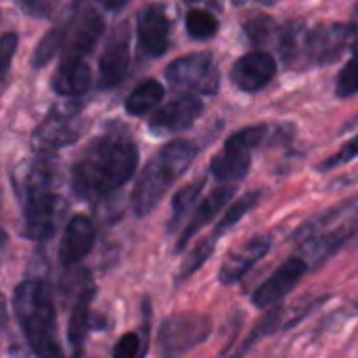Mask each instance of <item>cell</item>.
<instances>
[{
  "label": "cell",
  "mask_w": 358,
  "mask_h": 358,
  "mask_svg": "<svg viewBox=\"0 0 358 358\" xmlns=\"http://www.w3.org/2000/svg\"><path fill=\"white\" fill-rule=\"evenodd\" d=\"M216 239H218V237L210 235V237L201 239V241L191 250V254H187V258L182 260L180 268H178V275H176V281H178V283H180V281H185V279H189L193 273H197V271L208 262V258L214 254Z\"/></svg>",
  "instance_id": "484cf974"
},
{
  "label": "cell",
  "mask_w": 358,
  "mask_h": 358,
  "mask_svg": "<svg viewBox=\"0 0 358 358\" xmlns=\"http://www.w3.org/2000/svg\"><path fill=\"white\" fill-rule=\"evenodd\" d=\"M94 298V289L88 285V287H82L73 308H71V315H69V325H67V340H69V346L73 350V358L82 357V348H84V340H86V334H88V325H90V302Z\"/></svg>",
  "instance_id": "44dd1931"
},
{
  "label": "cell",
  "mask_w": 358,
  "mask_h": 358,
  "mask_svg": "<svg viewBox=\"0 0 358 358\" xmlns=\"http://www.w3.org/2000/svg\"><path fill=\"white\" fill-rule=\"evenodd\" d=\"M357 306H358V304H357Z\"/></svg>",
  "instance_id": "ab89813d"
},
{
  "label": "cell",
  "mask_w": 358,
  "mask_h": 358,
  "mask_svg": "<svg viewBox=\"0 0 358 358\" xmlns=\"http://www.w3.org/2000/svg\"><path fill=\"white\" fill-rule=\"evenodd\" d=\"M17 42H19V38L15 31H6L0 36V78L6 73V69L13 61V55L17 50Z\"/></svg>",
  "instance_id": "836d02e7"
},
{
  "label": "cell",
  "mask_w": 358,
  "mask_h": 358,
  "mask_svg": "<svg viewBox=\"0 0 358 358\" xmlns=\"http://www.w3.org/2000/svg\"><path fill=\"white\" fill-rule=\"evenodd\" d=\"M358 216V197H352L348 201H342L321 214H317L315 218H310L308 222H304L300 227V231L296 233V239L306 241L315 235H321L325 231H331V229H338L346 222H352Z\"/></svg>",
  "instance_id": "ffe728a7"
},
{
  "label": "cell",
  "mask_w": 358,
  "mask_h": 358,
  "mask_svg": "<svg viewBox=\"0 0 358 358\" xmlns=\"http://www.w3.org/2000/svg\"><path fill=\"white\" fill-rule=\"evenodd\" d=\"M306 34L308 31L302 21H289L283 29H279V50L287 63L296 61L300 52H304Z\"/></svg>",
  "instance_id": "cb8c5ba5"
},
{
  "label": "cell",
  "mask_w": 358,
  "mask_h": 358,
  "mask_svg": "<svg viewBox=\"0 0 358 358\" xmlns=\"http://www.w3.org/2000/svg\"><path fill=\"white\" fill-rule=\"evenodd\" d=\"M92 73L90 67L82 59H69L63 57L61 65L57 67L50 86L61 96H80L90 88Z\"/></svg>",
  "instance_id": "d6986e66"
},
{
  "label": "cell",
  "mask_w": 358,
  "mask_h": 358,
  "mask_svg": "<svg viewBox=\"0 0 358 358\" xmlns=\"http://www.w3.org/2000/svg\"><path fill=\"white\" fill-rule=\"evenodd\" d=\"M197 155V145L187 138L168 143L141 172L132 191V210L136 216L151 214L166 191L189 170Z\"/></svg>",
  "instance_id": "3957f363"
},
{
  "label": "cell",
  "mask_w": 358,
  "mask_h": 358,
  "mask_svg": "<svg viewBox=\"0 0 358 358\" xmlns=\"http://www.w3.org/2000/svg\"><path fill=\"white\" fill-rule=\"evenodd\" d=\"M138 355H141V340L134 331H130L117 340L111 358H138Z\"/></svg>",
  "instance_id": "4dcf8cb0"
},
{
  "label": "cell",
  "mask_w": 358,
  "mask_h": 358,
  "mask_svg": "<svg viewBox=\"0 0 358 358\" xmlns=\"http://www.w3.org/2000/svg\"><path fill=\"white\" fill-rule=\"evenodd\" d=\"M243 29H245V36L256 46H266L268 42H273L279 36V29H277L275 21L271 17H266V15L252 17L250 21H245Z\"/></svg>",
  "instance_id": "83f0119b"
},
{
  "label": "cell",
  "mask_w": 358,
  "mask_h": 358,
  "mask_svg": "<svg viewBox=\"0 0 358 358\" xmlns=\"http://www.w3.org/2000/svg\"><path fill=\"white\" fill-rule=\"evenodd\" d=\"M336 92L338 96L346 99V96H352L358 92V57H352L344 69L340 71L338 76V84H336Z\"/></svg>",
  "instance_id": "f546056e"
},
{
  "label": "cell",
  "mask_w": 358,
  "mask_h": 358,
  "mask_svg": "<svg viewBox=\"0 0 358 358\" xmlns=\"http://www.w3.org/2000/svg\"><path fill=\"white\" fill-rule=\"evenodd\" d=\"M105 29V21L99 13H86L82 15L73 25H65V57L69 59H82L101 38Z\"/></svg>",
  "instance_id": "ac0fdd59"
},
{
  "label": "cell",
  "mask_w": 358,
  "mask_h": 358,
  "mask_svg": "<svg viewBox=\"0 0 358 358\" xmlns=\"http://www.w3.org/2000/svg\"><path fill=\"white\" fill-rule=\"evenodd\" d=\"M96 241V231L90 218L78 214L73 216L63 233L61 245H59V260L65 266H73L82 262L94 248Z\"/></svg>",
  "instance_id": "9a60e30c"
},
{
  "label": "cell",
  "mask_w": 358,
  "mask_h": 358,
  "mask_svg": "<svg viewBox=\"0 0 358 358\" xmlns=\"http://www.w3.org/2000/svg\"><path fill=\"white\" fill-rule=\"evenodd\" d=\"M128 65H130V42H128V34L120 31L107 42L99 59V86L101 88L117 86L124 80Z\"/></svg>",
  "instance_id": "2e32d148"
},
{
  "label": "cell",
  "mask_w": 358,
  "mask_h": 358,
  "mask_svg": "<svg viewBox=\"0 0 358 358\" xmlns=\"http://www.w3.org/2000/svg\"><path fill=\"white\" fill-rule=\"evenodd\" d=\"M271 250V237L268 235H254L252 239H248L245 243L237 245L235 250H231L227 254V258L220 264L218 271V279L222 285H235L237 281H241L256 262H260Z\"/></svg>",
  "instance_id": "30bf717a"
},
{
  "label": "cell",
  "mask_w": 358,
  "mask_h": 358,
  "mask_svg": "<svg viewBox=\"0 0 358 358\" xmlns=\"http://www.w3.org/2000/svg\"><path fill=\"white\" fill-rule=\"evenodd\" d=\"M233 2H235V4H243L245 0H233Z\"/></svg>",
  "instance_id": "8d00e7d4"
},
{
  "label": "cell",
  "mask_w": 358,
  "mask_h": 358,
  "mask_svg": "<svg viewBox=\"0 0 358 358\" xmlns=\"http://www.w3.org/2000/svg\"><path fill=\"white\" fill-rule=\"evenodd\" d=\"M201 111H203V103L195 94L178 96L151 115L149 130L153 134H170V132L187 130L201 115Z\"/></svg>",
  "instance_id": "8fae6325"
},
{
  "label": "cell",
  "mask_w": 358,
  "mask_h": 358,
  "mask_svg": "<svg viewBox=\"0 0 358 358\" xmlns=\"http://www.w3.org/2000/svg\"><path fill=\"white\" fill-rule=\"evenodd\" d=\"M189 2H210V0H189Z\"/></svg>",
  "instance_id": "74e56055"
},
{
  "label": "cell",
  "mask_w": 358,
  "mask_h": 358,
  "mask_svg": "<svg viewBox=\"0 0 358 358\" xmlns=\"http://www.w3.org/2000/svg\"><path fill=\"white\" fill-rule=\"evenodd\" d=\"M203 187H206V178H197V180L185 185V187L174 195V199H172V216H170V220H168V224H170L168 231H170V233H174V231L182 224V220L187 218V214L191 212V208L197 203V199H199Z\"/></svg>",
  "instance_id": "603a6c76"
},
{
  "label": "cell",
  "mask_w": 358,
  "mask_h": 358,
  "mask_svg": "<svg viewBox=\"0 0 358 358\" xmlns=\"http://www.w3.org/2000/svg\"><path fill=\"white\" fill-rule=\"evenodd\" d=\"M355 157H358V134L355 138H350L338 153H334L329 159H325V162L321 164V170L338 168V166H342V164H346V162H350V159H355Z\"/></svg>",
  "instance_id": "1f68e13d"
},
{
  "label": "cell",
  "mask_w": 358,
  "mask_h": 358,
  "mask_svg": "<svg viewBox=\"0 0 358 358\" xmlns=\"http://www.w3.org/2000/svg\"><path fill=\"white\" fill-rule=\"evenodd\" d=\"M233 195H235V185H220L214 191H210V195L203 197L195 206V212L191 214L189 222L185 224L180 237H178V243H176V252H182L185 245L231 203Z\"/></svg>",
  "instance_id": "5bb4252c"
},
{
  "label": "cell",
  "mask_w": 358,
  "mask_h": 358,
  "mask_svg": "<svg viewBox=\"0 0 358 358\" xmlns=\"http://www.w3.org/2000/svg\"><path fill=\"white\" fill-rule=\"evenodd\" d=\"M187 31L195 40H208L214 38L218 31V19L201 8H193L187 15Z\"/></svg>",
  "instance_id": "4316f807"
},
{
  "label": "cell",
  "mask_w": 358,
  "mask_h": 358,
  "mask_svg": "<svg viewBox=\"0 0 358 358\" xmlns=\"http://www.w3.org/2000/svg\"><path fill=\"white\" fill-rule=\"evenodd\" d=\"M96 4H101L103 8H107V10H117V8H122L128 0H94Z\"/></svg>",
  "instance_id": "e575fe53"
},
{
  "label": "cell",
  "mask_w": 358,
  "mask_h": 358,
  "mask_svg": "<svg viewBox=\"0 0 358 358\" xmlns=\"http://www.w3.org/2000/svg\"><path fill=\"white\" fill-rule=\"evenodd\" d=\"M138 164L136 145L120 132L94 138L71 168V189L80 199H99L124 187Z\"/></svg>",
  "instance_id": "6da1fadb"
},
{
  "label": "cell",
  "mask_w": 358,
  "mask_h": 358,
  "mask_svg": "<svg viewBox=\"0 0 358 358\" xmlns=\"http://www.w3.org/2000/svg\"><path fill=\"white\" fill-rule=\"evenodd\" d=\"M31 17H50L61 0H15Z\"/></svg>",
  "instance_id": "d6a6232c"
},
{
  "label": "cell",
  "mask_w": 358,
  "mask_h": 358,
  "mask_svg": "<svg viewBox=\"0 0 358 358\" xmlns=\"http://www.w3.org/2000/svg\"><path fill=\"white\" fill-rule=\"evenodd\" d=\"M308 264L302 256H292L287 258L268 279H264L256 292L252 294V302L256 308L268 310L273 306H279L289 292L302 281V277L308 273Z\"/></svg>",
  "instance_id": "52a82bcc"
},
{
  "label": "cell",
  "mask_w": 358,
  "mask_h": 358,
  "mask_svg": "<svg viewBox=\"0 0 358 358\" xmlns=\"http://www.w3.org/2000/svg\"><path fill=\"white\" fill-rule=\"evenodd\" d=\"M258 199H260V193L258 191H252V193H245L243 197H239L237 201H233L231 206H227V210H224V216L218 220V224H216V231L212 233L214 237H220V235H224L227 231H231L256 203H258Z\"/></svg>",
  "instance_id": "d4e9b609"
},
{
  "label": "cell",
  "mask_w": 358,
  "mask_h": 358,
  "mask_svg": "<svg viewBox=\"0 0 358 358\" xmlns=\"http://www.w3.org/2000/svg\"><path fill=\"white\" fill-rule=\"evenodd\" d=\"M250 164H252V149H248L245 145H241L233 136H229L222 151L212 159L210 172L222 185H235L237 180H241L248 174Z\"/></svg>",
  "instance_id": "e0dca14e"
},
{
  "label": "cell",
  "mask_w": 358,
  "mask_h": 358,
  "mask_svg": "<svg viewBox=\"0 0 358 358\" xmlns=\"http://www.w3.org/2000/svg\"><path fill=\"white\" fill-rule=\"evenodd\" d=\"M275 71H277L275 59L264 50H254L235 61L231 78L237 84V88L245 92H256L273 80Z\"/></svg>",
  "instance_id": "4fadbf2b"
},
{
  "label": "cell",
  "mask_w": 358,
  "mask_h": 358,
  "mask_svg": "<svg viewBox=\"0 0 358 358\" xmlns=\"http://www.w3.org/2000/svg\"><path fill=\"white\" fill-rule=\"evenodd\" d=\"M166 78L174 86L199 94H214L220 86V73L210 52H193L172 61L166 69Z\"/></svg>",
  "instance_id": "8992f818"
},
{
  "label": "cell",
  "mask_w": 358,
  "mask_h": 358,
  "mask_svg": "<svg viewBox=\"0 0 358 358\" xmlns=\"http://www.w3.org/2000/svg\"><path fill=\"white\" fill-rule=\"evenodd\" d=\"M13 306L21 331L38 358H65L57 336V313L50 289L40 279H25L15 287Z\"/></svg>",
  "instance_id": "7a4b0ae2"
},
{
  "label": "cell",
  "mask_w": 358,
  "mask_h": 358,
  "mask_svg": "<svg viewBox=\"0 0 358 358\" xmlns=\"http://www.w3.org/2000/svg\"><path fill=\"white\" fill-rule=\"evenodd\" d=\"M63 40H65V27H55L50 29L36 46L34 55H31V65L34 67H44L55 55L57 50L63 46Z\"/></svg>",
  "instance_id": "f1b7e54d"
},
{
  "label": "cell",
  "mask_w": 358,
  "mask_h": 358,
  "mask_svg": "<svg viewBox=\"0 0 358 358\" xmlns=\"http://www.w3.org/2000/svg\"><path fill=\"white\" fill-rule=\"evenodd\" d=\"M357 57H358V40H357Z\"/></svg>",
  "instance_id": "f35d334b"
},
{
  "label": "cell",
  "mask_w": 358,
  "mask_h": 358,
  "mask_svg": "<svg viewBox=\"0 0 358 358\" xmlns=\"http://www.w3.org/2000/svg\"><path fill=\"white\" fill-rule=\"evenodd\" d=\"M212 334V319L203 313L185 310L166 317L157 331V352L162 358H180Z\"/></svg>",
  "instance_id": "277c9868"
},
{
  "label": "cell",
  "mask_w": 358,
  "mask_h": 358,
  "mask_svg": "<svg viewBox=\"0 0 358 358\" xmlns=\"http://www.w3.org/2000/svg\"><path fill=\"white\" fill-rule=\"evenodd\" d=\"M23 197V235L31 241H46L57 231L61 199L52 187H25Z\"/></svg>",
  "instance_id": "5b68a950"
},
{
  "label": "cell",
  "mask_w": 358,
  "mask_h": 358,
  "mask_svg": "<svg viewBox=\"0 0 358 358\" xmlns=\"http://www.w3.org/2000/svg\"><path fill=\"white\" fill-rule=\"evenodd\" d=\"M162 96H164V86L157 80H145L128 94L126 111L130 115H145L162 101Z\"/></svg>",
  "instance_id": "7402d4cb"
},
{
  "label": "cell",
  "mask_w": 358,
  "mask_h": 358,
  "mask_svg": "<svg viewBox=\"0 0 358 358\" xmlns=\"http://www.w3.org/2000/svg\"><path fill=\"white\" fill-rule=\"evenodd\" d=\"M357 27L348 23H329L319 25L306 34L304 55L310 63H329L336 61L342 50L352 42Z\"/></svg>",
  "instance_id": "9c48e42d"
},
{
  "label": "cell",
  "mask_w": 358,
  "mask_h": 358,
  "mask_svg": "<svg viewBox=\"0 0 358 358\" xmlns=\"http://www.w3.org/2000/svg\"><path fill=\"white\" fill-rule=\"evenodd\" d=\"M80 115L73 107H55L34 132V143L42 151H55L80 138Z\"/></svg>",
  "instance_id": "ba28073f"
},
{
  "label": "cell",
  "mask_w": 358,
  "mask_h": 358,
  "mask_svg": "<svg viewBox=\"0 0 358 358\" xmlns=\"http://www.w3.org/2000/svg\"><path fill=\"white\" fill-rule=\"evenodd\" d=\"M136 36H138V46L147 55L159 57L166 52L170 42V19L164 4H149L138 13Z\"/></svg>",
  "instance_id": "7c38bea8"
},
{
  "label": "cell",
  "mask_w": 358,
  "mask_h": 358,
  "mask_svg": "<svg viewBox=\"0 0 358 358\" xmlns=\"http://www.w3.org/2000/svg\"><path fill=\"white\" fill-rule=\"evenodd\" d=\"M4 321H6V310H4V300L0 296V327L4 325Z\"/></svg>",
  "instance_id": "d590c367"
}]
</instances>
